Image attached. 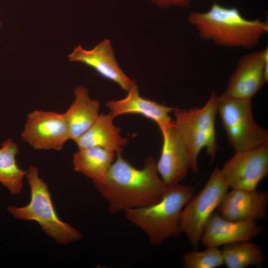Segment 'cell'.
<instances>
[{"mask_svg":"<svg viewBox=\"0 0 268 268\" xmlns=\"http://www.w3.org/2000/svg\"><path fill=\"white\" fill-rule=\"evenodd\" d=\"M93 183L108 202L111 213L154 204L167 188L158 173L153 158H147L143 168L139 169L129 163L121 152L116 153L105 175Z\"/></svg>","mask_w":268,"mask_h":268,"instance_id":"cell-1","label":"cell"},{"mask_svg":"<svg viewBox=\"0 0 268 268\" xmlns=\"http://www.w3.org/2000/svg\"><path fill=\"white\" fill-rule=\"evenodd\" d=\"M188 22L203 40L219 46L252 49L268 33V21L244 17L236 7L214 2L205 12L191 11Z\"/></svg>","mask_w":268,"mask_h":268,"instance_id":"cell-2","label":"cell"},{"mask_svg":"<svg viewBox=\"0 0 268 268\" xmlns=\"http://www.w3.org/2000/svg\"><path fill=\"white\" fill-rule=\"evenodd\" d=\"M195 192L194 187L180 184L167 187L158 202L123 212L129 222L144 232L152 244L159 245L180 234L182 211Z\"/></svg>","mask_w":268,"mask_h":268,"instance_id":"cell-3","label":"cell"},{"mask_svg":"<svg viewBox=\"0 0 268 268\" xmlns=\"http://www.w3.org/2000/svg\"><path fill=\"white\" fill-rule=\"evenodd\" d=\"M26 177L30 189V201L21 207L8 206V213L18 220L37 222L49 237L59 244H67L80 239L81 233L58 217L48 185L40 177L38 168L29 166Z\"/></svg>","mask_w":268,"mask_h":268,"instance_id":"cell-4","label":"cell"},{"mask_svg":"<svg viewBox=\"0 0 268 268\" xmlns=\"http://www.w3.org/2000/svg\"><path fill=\"white\" fill-rule=\"evenodd\" d=\"M217 98L213 92L207 101L201 108L182 110L175 108L174 123L188 150L190 168L195 172L199 171L198 157L202 148L214 160L218 146L215 129L217 113Z\"/></svg>","mask_w":268,"mask_h":268,"instance_id":"cell-5","label":"cell"},{"mask_svg":"<svg viewBox=\"0 0 268 268\" xmlns=\"http://www.w3.org/2000/svg\"><path fill=\"white\" fill-rule=\"evenodd\" d=\"M252 106V100L217 98V113L235 151L268 143V132L255 122Z\"/></svg>","mask_w":268,"mask_h":268,"instance_id":"cell-6","label":"cell"},{"mask_svg":"<svg viewBox=\"0 0 268 268\" xmlns=\"http://www.w3.org/2000/svg\"><path fill=\"white\" fill-rule=\"evenodd\" d=\"M229 187L221 169L214 168L202 189L193 196L183 208L179 228L189 242L196 247L204 226L228 192Z\"/></svg>","mask_w":268,"mask_h":268,"instance_id":"cell-7","label":"cell"},{"mask_svg":"<svg viewBox=\"0 0 268 268\" xmlns=\"http://www.w3.org/2000/svg\"><path fill=\"white\" fill-rule=\"evenodd\" d=\"M268 80V49L242 56L231 75L227 87L219 96L252 100Z\"/></svg>","mask_w":268,"mask_h":268,"instance_id":"cell-8","label":"cell"},{"mask_svg":"<svg viewBox=\"0 0 268 268\" xmlns=\"http://www.w3.org/2000/svg\"><path fill=\"white\" fill-rule=\"evenodd\" d=\"M220 169L229 188L256 190L268 174V143L249 150L236 151Z\"/></svg>","mask_w":268,"mask_h":268,"instance_id":"cell-9","label":"cell"},{"mask_svg":"<svg viewBox=\"0 0 268 268\" xmlns=\"http://www.w3.org/2000/svg\"><path fill=\"white\" fill-rule=\"evenodd\" d=\"M21 138L35 149L62 150L70 139L64 114L33 110L27 115Z\"/></svg>","mask_w":268,"mask_h":268,"instance_id":"cell-10","label":"cell"},{"mask_svg":"<svg viewBox=\"0 0 268 268\" xmlns=\"http://www.w3.org/2000/svg\"><path fill=\"white\" fill-rule=\"evenodd\" d=\"M160 131L163 143L156 168L164 183L169 187L179 184L185 177L190 168V157L174 121Z\"/></svg>","mask_w":268,"mask_h":268,"instance_id":"cell-11","label":"cell"},{"mask_svg":"<svg viewBox=\"0 0 268 268\" xmlns=\"http://www.w3.org/2000/svg\"><path fill=\"white\" fill-rule=\"evenodd\" d=\"M67 57L70 62L81 63L91 67L101 76L115 82L125 91H128L135 84L120 67L108 39L104 40L90 50L79 45Z\"/></svg>","mask_w":268,"mask_h":268,"instance_id":"cell-12","label":"cell"},{"mask_svg":"<svg viewBox=\"0 0 268 268\" xmlns=\"http://www.w3.org/2000/svg\"><path fill=\"white\" fill-rule=\"evenodd\" d=\"M268 205V192L232 189L216 209L222 217L229 220L257 221L267 217Z\"/></svg>","mask_w":268,"mask_h":268,"instance_id":"cell-13","label":"cell"},{"mask_svg":"<svg viewBox=\"0 0 268 268\" xmlns=\"http://www.w3.org/2000/svg\"><path fill=\"white\" fill-rule=\"evenodd\" d=\"M264 230L256 221H233L222 217L217 211L208 219L200 242L205 247H217L251 241Z\"/></svg>","mask_w":268,"mask_h":268,"instance_id":"cell-14","label":"cell"},{"mask_svg":"<svg viewBox=\"0 0 268 268\" xmlns=\"http://www.w3.org/2000/svg\"><path fill=\"white\" fill-rule=\"evenodd\" d=\"M123 99L111 100L106 105L114 118L125 114H138L157 124L160 130L173 123L169 114L174 110L172 108L141 97L135 83L128 91Z\"/></svg>","mask_w":268,"mask_h":268,"instance_id":"cell-15","label":"cell"},{"mask_svg":"<svg viewBox=\"0 0 268 268\" xmlns=\"http://www.w3.org/2000/svg\"><path fill=\"white\" fill-rule=\"evenodd\" d=\"M110 114H100L93 125L74 142L78 149L99 147L116 153L121 152L128 140L120 135V129Z\"/></svg>","mask_w":268,"mask_h":268,"instance_id":"cell-16","label":"cell"},{"mask_svg":"<svg viewBox=\"0 0 268 268\" xmlns=\"http://www.w3.org/2000/svg\"><path fill=\"white\" fill-rule=\"evenodd\" d=\"M73 92L74 99L64 116L68 127L69 138L74 141L97 118L100 103L98 100L90 98L87 89L84 86H77Z\"/></svg>","mask_w":268,"mask_h":268,"instance_id":"cell-17","label":"cell"},{"mask_svg":"<svg viewBox=\"0 0 268 268\" xmlns=\"http://www.w3.org/2000/svg\"><path fill=\"white\" fill-rule=\"evenodd\" d=\"M115 154L99 147L78 149L73 155L74 170L96 182L105 175L115 160Z\"/></svg>","mask_w":268,"mask_h":268,"instance_id":"cell-18","label":"cell"},{"mask_svg":"<svg viewBox=\"0 0 268 268\" xmlns=\"http://www.w3.org/2000/svg\"><path fill=\"white\" fill-rule=\"evenodd\" d=\"M19 153L17 144L11 139L4 140L0 148V183L13 195L22 190L25 171L18 166L16 156Z\"/></svg>","mask_w":268,"mask_h":268,"instance_id":"cell-19","label":"cell"},{"mask_svg":"<svg viewBox=\"0 0 268 268\" xmlns=\"http://www.w3.org/2000/svg\"><path fill=\"white\" fill-rule=\"evenodd\" d=\"M223 265L228 268L262 266L265 255L259 245L251 241L231 243L221 250Z\"/></svg>","mask_w":268,"mask_h":268,"instance_id":"cell-20","label":"cell"},{"mask_svg":"<svg viewBox=\"0 0 268 268\" xmlns=\"http://www.w3.org/2000/svg\"><path fill=\"white\" fill-rule=\"evenodd\" d=\"M185 268H215L223 265L221 250L217 247H208L203 251L185 253L182 258Z\"/></svg>","mask_w":268,"mask_h":268,"instance_id":"cell-21","label":"cell"},{"mask_svg":"<svg viewBox=\"0 0 268 268\" xmlns=\"http://www.w3.org/2000/svg\"><path fill=\"white\" fill-rule=\"evenodd\" d=\"M156 6L161 8L172 7H187L192 0H150Z\"/></svg>","mask_w":268,"mask_h":268,"instance_id":"cell-22","label":"cell"},{"mask_svg":"<svg viewBox=\"0 0 268 268\" xmlns=\"http://www.w3.org/2000/svg\"><path fill=\"white\" fill-rule=\"evenodd\" d=\"M1 27V22L0 21V30Z\"/></svg>","mask_w":268,"mask_h":268,"instance_id":"cell-23","label":"cell"}]
</instances>
